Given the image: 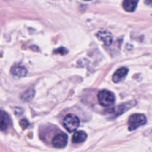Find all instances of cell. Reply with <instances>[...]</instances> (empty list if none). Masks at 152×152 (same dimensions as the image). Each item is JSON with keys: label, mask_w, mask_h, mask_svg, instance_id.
I'll list each match as a JSON object with an SVG mask.
<instances>
[{"label": "cell", "mask_w": 152, "mask_h": 152, "mask_svg": "<svg viewBox=\"0 0 152 152\" xmlns=\"http://www.w3.org/2000/svg\"><path fill=\"white\" fill-rule=\"evenodd\" d=\"M138 0H124L123 2V7L126 11L133 12L136 9Z\"/></svg>", "instance_id": "cell-9"}, {"label": "cell", "mask_w": 152, "mask_h": 152, "mask_svg": "<svg viewBox=\"0 0 152 152\" xmlns=\"http://www.w3.org/2000/svg\"><path fill=\"white\" fill-rule=\"evenodd\" d=\"M96 37L99 40L102 42L105 45H110L112 43V34L108 31H100L97 33Z\"/></svg>", "instance_id": "cell-5"}, {"label": "cell", "mask_w": 152, "mask_h": 152, "mask_svg": "<svg viewBox=\"0 0 152 152\" xmlns=\"http://www.w3.org/2000/svg\"><path fill=\"white\" fill-rule=\"evenodd\" d=\"M87 139V134L83 131L75 132L72 137V142L74 143H82Z\"/></svg>", "instance_id": "cell-8"}, {"label": "cell", "mask_w": 152, "mask_h": 152, "mask_svg": "<svg viewBox=\"0 0 152 152\" xmlns=\"http://www.w3.org/2000/svg\"><path fill=\"white\" fill-rule=\"evenodd\" d=\"M146 117L144 114H132L129 119L128 125H129V130L134 131L138 129L140 126H142L146 123Z\"/></svg>", "instance_id": "cell-2"}, {"label": "cell", "mask_w": 152, "mask_h": 152, "mask_svg": "<svg viewBox=\"0 0 152 152\" xmlns=\"http://www.w3.org/2000/svg\"><path fill=\"white\" fill-rule=\"evenodd\" d=\"M99 103L104 107L111 106L115 102V96L112 92L108 90H102L97 94Z\"/></svg>", "instance_id": "cell-1"}, {"label": "cell", "mask_w": 152, "mask_h": 152, "mask_svg": "<svg viewBox=\"0 0 152 152\" xmlns=\"http://www.w3.org/2000/svg\"><path fill=\"white\" fill-rule=\"evenodd\" d=\"M85 1H91V0H85Z\"/></svg>", "instance_id": "cell-15"}, {"label": "cell", "mask_w": 152, "mask_h": 152, "mask_svg": "<svg viewBox=\"0 0 152 152\" xmlns=\"http://www.w3.org/2000/svg\"><path fill=\"white\" fill-rule=\"evenodd\" d=\"M9 123V117L5 112L1 111V132H4L7 129Z\"/></svg>", "instance_id": "cell-10"}, {"label": "cell", "mask_w": 152, "mask_h": 152, "mask_svg": "<svg viewBox=\"0 0 152 152\" xmlns=\"http://www.w3.org/2000/svg\"><path fill=\"white\" fill-rule=\"evenodd\" d=\"M11 73L13 76L18 77H25L28 73L27 69L24 66L20 65H16L13 66L11 69Z\"/></svg>", "instance_id": "cell-7"}, {"label": "cell", "mask_w": 152, "mask_h": 152, "mask_svg": "<svg viewBox=\"0 0 152 152\" xmlns=\"http://www.w3.org/2000/svg\"><path fill=\"white\" fill-rule=\"evenodd\" d=\"M68 142V136L65 134H59L53 137L52 144L55 148H62L65 147Z\"/></svg>", "instance_id": "cell-4"}, {"label": "cell", "mask_w": 152, "mask_h": 152, "mask_svg": "<svg viewBox=\"0 0 152 152\" xmlns=\"http://www.w3.org/2000/svg\"><path fill=\"white\" fill-rule=\"evenodd\" d=\"M19 125H20L21 127L22 128V129H25L28 126L29 123H28V120H25V119H22L19 121Z\"/></svg>", "instance_id": "cell-12"}, {"label": "cell", "mask_w": 152, "mask_h": 152, "mask_svg": "<svg viewBox=\"0 0 152 152\" xmlns=\"http://www.w3.org/2000/svg\"><path fill=\"white\" fill-rule=\"evenodd\" d=\"M129 73V70L126 68H121L115 71L112 77V80L114 83H119L124 80Z\"/></svg>", "instance_id": "cell-6"}, {"label": "cell", "mask_w": 152, "mask_h": 152, "mask_svg": "<svg viewBox=\"0 0 152 152\" xmlns=\"http://www.w3.org/2000/svg\"><path fill=\"white\" fill-rule=\"evenodd\" d=\"M53 53H60V54L64 55V54H65V53H67V50L65 48H60L57 49V50H55Z\"/></svg>", "instance_id": "cell-13"}, {"label": "cell", "mask_w": 152, "mask_h": 152, "mask_svg": "<svg viewBox=\"0 0 152 152\" xmlns=\"http://www.w3.org/2000/svg\"><path fill=\"white\" fill-rule=\"evenodd\" d=\"M145 3L147 5L152 7V0H145Z\"/></svg>", "instance_id": "cell-14"}, {"label": "cell", "mask_w": 152, "mask_h": 152, "mask_svg": "<svg viewBox=\"0 0 152 152\" xmlns=\"http://www.w3.org/2000/svg\"><path fill=\"white\" fill-rule=\"evenodd\" d=\"M63 125L68 132H73L80 126V120L74 114H68L64 118Z\"/></svg>", "instance_id": "cell-3"}, {"label": "cell", "mask_w": 152, "mask_h": 152, "mask_svg": "<svg viewBox=\"0 0 152 152\" xmlns=\"http://www.w3.org/2000/svg\"><path fill=\"white\" fill-rule=\"evenodd\" d=\"M34 96V91L33 88H29L28 90L25 91L22 95L21 96V99L24 102H28V101L31 100L32 98Z\"/></svg>", "instance_id": "cell-11"}]
</instances>
